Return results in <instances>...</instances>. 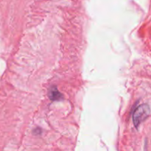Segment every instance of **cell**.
Returning <instances> with one entry per match:
<instances>
[{
  "instance_id": "1",
  "label": "cell",
  "mask_w": 151,
  "mask_h": 151,
  "mask_svg": "<svg viewBox=\"0 0 151 151\" xmlns=\"http://www.w3.org/2000/svg\"><path fill=\"white\" fill-rule=\"evenodd\" d=\"M150 114V108L147 105H142L135 109L133 116V120L136 127L138 126L142 122L147 119Z\"/></svg>"
},
{
  "instance_id": "2",
  "label": "cell",
  "mask_w": 151,
  "mask_h": 151,
  "mask_svg": "<svg viewBox=\"0 0 151 151\" xmlns=\"http://www.w3.org/2000/svg\"><path fill=\"white\" fill-rule=\"evenodd\" d=\"M49 97H50V100H57L60 99L61 97V94L59 92L58 88L56 87L53 86L50 88V89L49 90Z\"/></svg>"
}]
</instances>
